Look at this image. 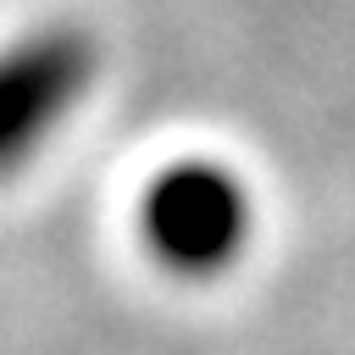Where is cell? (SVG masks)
I'll use <instances>...</instances> for the list:
<instances>
[{"instance_id": "2", "label": "cell", "mask_w": 355, "mask_h": 355, "mask_svg": "<svg viewBox=\"0 0 355 355\" xmlns=\"http://www.w3.org/2000/svg\"><path fill=\"white\" fill-rule=\"evenodd\" d=\"M94 44L72 28H44L0 50V178L17 172L89 94Z\"/></svg>"}, {"instance_id": "1", "label": "cell", "mask_w": 355, "mask_h": 355, "mask_svg": "<svg viewBox=\"0 0 355 355\" xmlns=\"http://www.w3.org/2000/svg\"><path fill=\"white\" fill-rule=\"evenodd\" d=\"M139 233L166 272L216 277L250 239V194L216 161H178L144 189Z\"/></svg>"}]
</instances>
